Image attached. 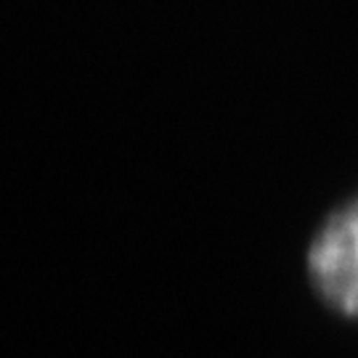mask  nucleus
I'll return each mask as SVG.
<instances>
[{
  "label": "nucleus",
  "mask_w": 358,
  "mask_h": 358,
  "mask_svg": "<svg viewBox=\"0 0 358 358\" xmlns=\"http://www.w3.org/2000/svg\"><path fill=\"white\" fill-rule=\"evenodd\" d=\"M306 266L321 300L358 319V196L324 220L308 247Z\"/></svg>",
  "instance_id": "nucleus-1"
}]
</instances>
